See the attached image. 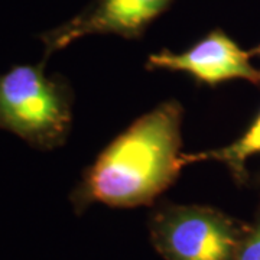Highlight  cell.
Returning a JSON list of instances; mask_svg holds the SVG:
<instances>
[{"instance_id": "obj_2", "label": "cell", "mask_w": 260, "mask_h": 260, "mask_svg": "<svg viewBox=\"0 0 260 260\" xmlns=\"http://www.w3.org/2000/svg\"><path fill=\"white\" fill-rule=\"evenodd\" d=\"M74 91L61 74H45V62L13 65L0 74V129L39 150L62 146L73 127Z\"/></svg>"}, {"instance_id": "obj_6", "label": "cell", "mask_w": 260, "mask_h": 260, "mask_svg": "<svg viewBox=\"0 0 260 260\" xmlns=\"http://www.w3.org/2000/svg\"><path fill=\"white\" fill-rule=\"evenodd\" d=\"M257 153H260V107L246 130L230 145L195 153H182L181 162L184 167L203 160L221 162L229 169L233 181L237 185L247 186L250 182L247 160Z\"/></svg>"}, {"instance_id": "obj_3", "label": "cell", "mask_w": 260, "mask_h": 260, "mask_svg": "<svg viewBox=\"0 0 260 260\" xmlns=\"http://www.w3.org/2000/svg\"><path fill=\"white\" fill-rule=\"evenodd\" d=\"M149 236L164 260H234L246 224L214 207L158 205L149 217Z\"/></svg>"}, {"instance_id": "obj_5", "label": "cell", "mask_w": 260, "mask_h": 260, "mask_svg": "<svg viewBox=\"0 0 260 260\" xmlns=\"http://www.w3.org/2000/svg\"><path fill=\"white\" fill-rule=\"evenodd\" d=\"M250 59L249 51L240 48L223 29L217 28L185 51L160 49L150 54L145 65L148 70L185 73L198 85L211 88L232 80H243L260 88V68L251 64Z\"/></svg>"}, {"instance_id": "obj_4", "label": "cell", "mask_w": 260, "mask_h": 260, "mask_svg": "<svg viewBox=\"0 0 260 260\" xmlns=\"http://www.w3.org/2000/svg\"><path fill=\"white\" fill-rule=\"evenodd\" d=\"M174 0H94L85 9L62 25L39 34L44 58L88 35L113 34L124 39H139L148 26L165 13Z\"/></svg>"}, {"instance_id": "obj_8", "label": "cell", "mask_w": 260, "mask_h": 260, "mask_svg": "<svg viewBox=\"0 0 260 260\" xmlns=\"http://www.w3.org/2000/svg\"><path fill=\"white\" fill-rule=\"evenodd\" d=\"M249 185L254 186V188L260 189V169L256 172V174L250 175V182H249Z\"/></svg>"}, {"instance_id": "obj_1", "label": "cell", "mask_w": 260, "mask_h": 260, "mask_svg": "<svg viewBox=\"0 0 260 260\" xmlns=\"http://www.w3.org/2000/svg\"><path fill=\"white\" fill-rule=\"evenodd\" d=\"M182 104L171 99L133 121L103 149L70 194L77 214L90 205H150L177 181L181 169Z\"/></svg>"}, {"instance_id": "obj_7", "label": "cell", "mask_w": 260, "mask_h": 260, "mask_svg": "<svg viewBox=\"0 0 260 260\" xmlns=\"http://www.w3.org/2000/svg\"><path fill=\"white\" fill-rule=\"evenodd\" d=\"M234 260H260V204L250 224H246Z\"/></svg>"}, {"instance_id": "obj_9", "label": "cell", "mask_w": 260, "mask_h": 260, "mask_svg": "<svg viewBox=\"0 0 260 260\" xmlns=\"http://www.w3.org/2000/svg\"><path fill=\"white\" fill-rule=\"evenodd\" d=\"M249 54H250L251 58H259L260 59V44L259 45H256L254 48L249 49Z\"/></svg>"}]
</instances>
